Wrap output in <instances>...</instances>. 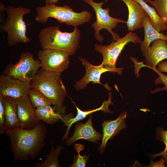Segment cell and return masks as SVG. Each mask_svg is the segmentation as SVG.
Listing matches in <instances>:
<instances>
[{
    "label": "cell",
    "instance_id": "1",
    "mask_svg": "<svg viewBox=\"0 0 167 167\" xmlns=\"http://www.w3.org/2000/svg\"><path fill=\"white\" fill-rule=\"evenodd\" d=\"M45 123L41 122L30 129L18 127L6 131L10 140L14 161H27L39 156L46 144L47 129Z\"/></svg>",
    "mask_w": 167,
    "mask_h": 167
},
{
    "label": "cell",
    "instance_id": "2",
    "mask_svg": "<svg viewBox=\"0 0 167 167\" xmlns=\"http://www.w3.org/2000/svg\"><path fill=\"white\" fill-rule=\"evenodd\" d=\"M81 31L74 28L71 32H62L59 26H50L41 29L38 37L42 49H53L74 54L79 46Z\"/></svg>",
    "mask_w": 167,
    "mask_h": 167
},
{
    "label": "cell",
    "instance_id": "3",
    "mask_svg": "<svg viewBox=\"0 0 167 167\" xmlns=\"http://www.w3.org/2000/svg\"><path fill=\"white\" fill-rule=\"evenodd\" d=\"M36 11L35 20L39 23H45L49 18H52L61 23H64L74 28L88 23L92 16L91 13L88 11L76 12L67 5L62 6L56 4L45 5L36 7Z\"/></svg>",
    "mask_w": 167,
    "mask_h": 167
},
{
    "label": "cell",
    "instance_id": "4",
    "mask_svg": "<svg viewBox=\"0 0 167 167\" xmlns=\"http://www.w3.org/2000/svg\"><path fill=\"white\" fill-rule=\"evenodd\" d=\"M32 88L41 93L53 103L62 106L67 95L61 73L41 68L30 83Z\"/></svg>",
    "mask_w": 167,
    "mask_h": 167
},
{
    "label": "cell",
    "instance_id": "5",
    "mask_svg": "<svg viewBox=\"0 0 167 167\" xmlns=\"http://www.w3.org/2000/svg\"><path fill=\"white\" fill-rule=\"evenodd\" d=\"M6 18L1 26L2 30L7 34V44L15 45L21 43H27L31 41L26 34L27 25L24 16L31 12L30 9L22 6L6 7Z\"/></svg>",
    "mask_w": 167,
    "mask_h": 167
},
{
    "label": "cell",
    "instance_id": "6",
    "mask_svg": "<svg viewBox=\"0 0 167 167\" xmlns=\"http://www.w3.org/2000/svg\"><path fill=\"white\" fill-rule=\"evenodd\" d=\"M140 37L136 33L130 32L123 37L113 41L107 45L96 44V50L101 53L103 57L101 64L105 67L113 70L118 74L122 73L123 68L116 67V62L122 50L126 45L130 42L134 44L140 43Z\"/></svg>",
    "mask_w": 167,
    "mask_h": 167
},
{
    "label": "cell",
    "instance_id": "7",
    "mask_svg": "<svg viewBox=\"0 0 167 167\" xmlns=\"http://www.w3.org/2000/svg\"><path fill=\"white\" fill-rule=\"evenodd\" d=\"M107 0L97 3L93 0H83L84 2L91 6L94 9L96 15V21L92 25L94 31V36L97 40L102 43L104 37L100 34L102 29H106L112 36L113 41H116L121 37L118 34L113 31L119 23H126L124 20L112 17L109 14L110 9L108 7H102L104 2Z\"/></svg>",
    "mask_w": 167,
    "mask_h": 167
},
{
    "label": "cell",
    "instance_id": "8",
    "mask_svg": "<svg viewBox=\"0 0 167 167\" xmlns=\"http://www.w3.org/2000/svg\"><path fill=\"white\" fill-rule=\"evenodd\" d=\"M41 67L39 60L35 59L34 55L28 51H24L20 55L16 63L7 65L3 74L24 82L30 83Z\"/></svg>",
    "mask_w": 167,
    "mask_h": 167
},
{
    "label": "cell",
    "instance_id": "9",
    "mask_svg": "<svg viewBox=\"0 0 167 167\" xmlns=\"http://www.w3.org/2000/svg\"><path fill=\"white\" fill-rule=\"evenodd\" d=\"M70 55L64 51L53 49H42L37 54L41 68L60 73L68 68Z\"/></svg>",
    "mask_w": 167,
    "mask_h": 167
},
{
    "label": "cell",
    "instance_id": "10",
    "mask_svg": "<svg viewBox=\"0 0 167 167\" xmlns=\"http://www.w3.org/2000/svg\"><path fill=\"white\" fill-rule=\"evenodd\" d=\"M32 88L30 83L25 82L2 74L0 75V94L16 100L28 96Z\"/></svg>",
    "mask_w": 167,
    "mask_h": 167
},
{
    "label": "cell",
    "instance_id": "11",
    "mask_svg": "<svg viewBox=\"0 0 167 167\" xmlns=\"http://www.w3.org/2000/svg\"><path fill=\"white\" fill-rule=\"evenodd\" d=\"M16 102L20 127L30 129L42 122L37 118L28 96L16 99Z\"/></svg>",
    "mask_w": 167,
    "mask_h": 167
},
{
    "label": "cell",
    "instance_id": "12",
    "mask_svg": "<svg viewBox=\"0 0 167 167\" xmlns=\"http://www.w3.org/2000/svg\"><path fill=\"white\" fill-rule=\"evenodd\" d=\"M78 58L84 66L86 73L82 79L76 82L75 85V88L77 90L83 89L90 82H92V83L100 84L108 90H109L108 86L103 84L101 82L100 79L101 75L104 73L108 71L114 73L113 71L105 67L101 64L95 66L84 58L79 57Z\"/></svg>",
    "mask_w": 167,
    "mask_h": 167
},
{
    "label": "cell",
    "instance_id": "13",
    "mask_svg": "<svg viewBox=\"0 0 167 167\" xmlns=\"http://www.w3.org/2000/svg\"><path fill=\"white\" fill-rule=\"evenodd\" d=\"M91 115L84 123L78 122L75 128L72 136L66 140L65 144L68 146L72 145L76 140L84 139L88 141L97 143L102 138L103 135L97 131L93 127Z\"/></svg>",
    "mask_w": 167,
    "mask_h": 167
},
{
    "label": "cell",
    "instance_id": "14",
    "mask_svg": "<svg viewBox=\"0 0 167 167\" xmlns=\"http://www.w3.org/2000/svg\"><path fill=\"white\" fill-rule=\"evenodd\" d=\"M126 114V112H122L116 119L103 121L102 124L103 132L102 143L98 149L100 153L104 152L109 139L113 138L121 130L126 128L125 119Z\"/></svg>",
    "mask_w": 167,
    "mask_h": 167
},
{
    "label": "cell",
    "instance_id": "15",
    "mask_svg": "<svg viewBox=\"0 0 167 167\" xmlns=\"http://www.w3.org/2000/svg\"><path fill=\"white\" fill-rule=\"evenodd\" d=\"M166 42L162 39H157L152 42V45L142 53L146 64L144 65L149 68H156L159 63L167 59Z\"/></svg>",
    "mask_w": 167,
    "mask_h": 167
},
{
    "label": "cell",
    "instance_id": "16",
    "mask_svg": "<svg viewBox=\"0 0 167 167\" xmlns=\"http://www.w3.org/2000/svg\"><path fill=\"white\" fill-rule=\"evenodd\" d=\"M124 2L128 11L126 24L127 30L130 32L143 27V20L147 13L143 7L135 0H116Z\"/></svg>",
    "mask_w": 167,
    "mask_h": 167
},
{
    "label": "cell",
    "instance_id": "17",
    "mask_svg": "<svg viewBox=\"0 0 167 167\" xmlns=\"http://www.w3.org/2000/svg\"><path fill=\"white\" fill-rule=\"evenodd\" d=\"M109 96L108 100L107 101H104L100 107L91 110L83 111L77 107L75 104L73 102L76 109L77 114L75 117L73 118H72L71 114L65 115L64 116L63 122L65 125L67 126V128L66 133L62 138V140H63L64 139H66L68 138L69 130L73 124L84 119L90 114L100 110H102L105 113H113L108 108L109 105L110 104L113 103L111 101L112 94L111 92L109 93Z\"/></svg>",
    "mask_w": 167,
    "mask_h": 167
},
{
    "label": "cell",
    "instance_id": "18",
    "mask_svg": "<svg viewBox=\"0 0 167 167\" xmlns=\"http://www.w3.org/2000/svg\"><path fill=\"white\" fill-rule=\"evenodd\" d=\"M51 105L35 109V113L38 119L47 124H53L61 120L62 121L65 115V107Z\"/></svg>",
    "mask_w": 167,
    "mask_h": 167
},
{
    "label": "cell",
    "instance_id": "19",
    "mask_svg": "<svg viewBox=\"0 0 167 167\" xmlns=\"http://www.w3.org/2000/svg\"><path fill=\"white\" fill-rule=\"evenodd\" d=\"M0 98L2 100L4 108L6 131L20 127L16 100L10 97L3 96L1 94H0Z\"/></svg>",
    "mask_w": 167,
    "mask_h": 167
},
{
    "label": "cell",
    "instance_id": "20",
    "mask_svg": "<svg viewBox=\"0 0 167 167\" xmlns=\"http://www.w3.org/2000/svg\"><path fill=\"white\" fill-rule=\"evenodd\" d=\"M143 27L144 32V40L140 43V48L142 53L144 52L152 42L157 39H162L167 42V37L162 33L157 31L151 24L147 14L143 18Z\"/></svg>",
    "mask_w": 167,
    "mask_h": 167
},
{
    "label": "cell",
    "instance_id": "21",
    "mask_svg": "<svg viewBox=\"0 0 167 167\" xmlns=\"http://www.w3.org/2000/svg\"><path fill=\"white\" fill-rule=\"evenodd\" d=\"M143 7L148 15L153 27L158 32L164 31V24L161 18L153 7L149 6L144 0H135Z\"/></svg>",
    "mask_w": 167,
    "mask_h": 167
},
{
    "label": "cell",
    "instance_id": "22",
    "mask_svg": "<svg viewBox=\"0 0 167 167\" xmlns=\"http://www.w3.org/2000/svg\"><path fill=\"white\" fill-rule=\"evenodd\" d=\"M63 148L61 145L58 146L56 148L52 146L45 160L42 163L36 162L35 167H60L58 156Z\"/></svg>",
    "mask_w": 167,
    "mask_h": 167
},
{
    "label": "cell",
    "instance_id": "23",
    "mask_svg": "<svg viewBox=\"0 0 167 167\" xmlns=\"http://www.w3.org/2000/svg\"><path fill=\"white\" fill-rule=\"evenodd\" d=\"M28 96L32 105L35 108L53 105L52 102L40 92L31 88Z\"/></svg>",
    "mask_w": 167,
    "mask_h": 167
},
{
    "label": "cell",
    "instance_id": "24",
    "mask_svg": "<svg viewBox=\"0 0 167 167\" xmlns=\"http://www.w3.org/2000/svg\"><path fill=\"white\" fill-rule=\"evenodd\" d=\"M144 0L155 8L163 21L164 31L167 30V0Z\"/></svg>",
    "mask_w": 167,
    "mask_h": 167
},
{
    "label": "cell",
    "instance_id": "25",
    "mask_svg": "<svg viewBox=\"0 0 167 167\" xmlns=\"http://www.w3.org/2000/svg\"><path fill=\"white\" fill-rule=\"evenodd\" d=\"M74 148L77 152V155H74V162L70 165L71 167H85L89 157V155L86 156L85 154L82 156L80 155V152L83 150L85 147L84 145L79 143L75 144Z\"/></svg>",
    "mask_w": 167,
    "mask_h": 167
},
{
    "label": "cell",
    "instance_id": "26",
    "mask_svg": "<svg viewBox=\"0 0 167 167\" xmlns=\"http://www.w3.org/2000/svg\"><path fill=\"white\" fill-rule=\"evenodd\" d=\"M156 137L161 141L163 142L165 144V149L160 153L151 155V156L154 158L158 156H161L165 160V163L167 165V131L165 130L163 128L158 129Z\"/></svg>",
    "mask_w": 167,
    "mask_h": 167
},
{
    "label": "cell",
    "instance_id": "27",
    "mask_svg": "<svg viewBox=\"0 0 167 167\" xmlns=\"http://www.w3.org/2000/svg\"><path fill=\"white\" fill-rule=\"evenodd\" d=\"M151 69L154 71L158 75V76L155 80V84L157 85L161 84L164 85V87L162 88H156L150 92L151 93L153 94L161 91H167V75L163 74L162 72L159 71L156 68H151Z\"/></svg>",
    "mask_w": 167,
    "mask_h": 167
},
{
    "label": "cell",
    "instance_id": "28",
    "mask_svg": "<svg viewBox=\"0 0 167 167\" xmlns=\"http://www.w3.org/2000/svg\"><path fill=\"white\" fill-rule=\"evenodd\" d=\"M6 118L4 108L0 98V133L2 134L6 131Z\"/></svg>",
    "mask_w": 167,
    "mask_h": 167
},
{
    "label": "cell",
    "instance_id": "29",
    "mask_svg": "<svg viewBox=\"0 0 167 167\" xmlns=\"http://www.w3.org/2000/svg\"><path fill=\"white\" fill-rule=\"evenodd\" d=\"M157 69L161 72L167 73V59L165 60H163L157 65Z\"/></svg>",
    "mask_w": 167,
    "mask_h": 167
},
{
    "label": "cell",
    "instance_id": "30",
    "mask_svg": "<svg viewBox=\"0 0 167 167\" xmlns=\"http://www.w3.org/2000/svg\"><path fill=\"white\" fill-rule=\"evenodd\" d=\"M165 160L164 159L162 158L161 160L159 161L155 162L153 163H151V166L154 167H165Z\"/></svg>",
    "mask_w": 167,
    "mask_h": 167
},
{
    "label": "cell",
    "instance_id": "31",
    "mask_svg": "<svg viewBox=\"0 0 167 167\" xmlns=\"http://www.w3.org/2000/svg\"><path fill=\"white\" fill-rule=\"evenodd\" d=\"M45 5H47L50 4H56L59 0H44Z\"/></svg>",
    "mask_w": 167,
    "mask_h": 167
},
{
    "label": "cell",
    "instance_id": "32",
    "mask_svg": "<svg viewBox=\"0 0 167 167\" xmlns=\"http://www.w3.org/2000/svg\"><path fill=\"white\" fill-rule=\"evenodd\" d=\"M165 35L167 37V32L165 34Z\"/></svg>",
    "mask_w": 167,
    "mask_h": 167
},
{
    "label": "cell",
    "instance_id": "33",
    "mask_svg": "<svg viewBox=\"0 0 167 167\" xmlns=\"http://www.w3.org/2000/svg\"><path fill=\"white\" fill-rule=\"evenodd\" d=\"M12 1H17V0H11Z\"/></svg>",
    "mask_w": 167,
    "mask_h": 167
}]
</instances>
